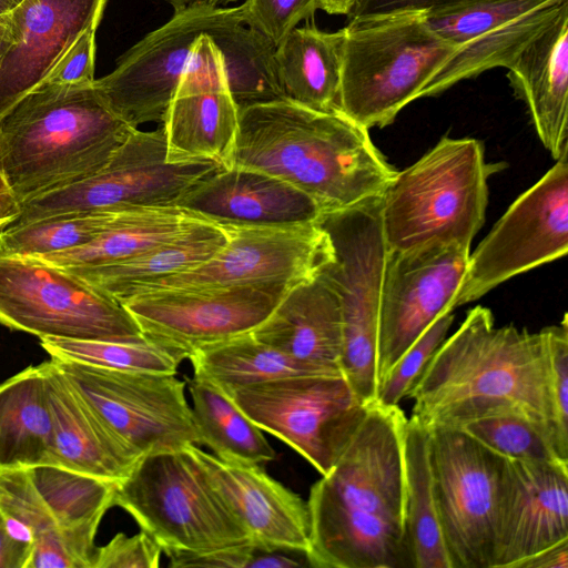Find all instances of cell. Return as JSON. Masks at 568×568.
<instances>
[{"mask_svg": "<svg viewBox=\"0 0 568 568\" xmlns=\"http://www.w3.org/2000/svg\"><path fill=\"white\" fill-rule=\"evenodd\" d=\"M54 428L40 364L0 384V468L52 465Z\"/></svg>", "mask_w": 568, "mask_h": 568, "instance_id": "f546056e", "label": "cell"}, {"mask_svg": "<svg viewBox=\"0 0 568 568\" xmlns=\"http://www.w3.org/2000/svg\"><path fill=\"white\" fill-rule=\"evenodd\" d=\"M252 335L325 375H343L339 296L321 272L290 287Z\"/></svg>", "mask_w": 568, "mask_h": 568, "instance_id": "d4e9b609", "label": "cell"}, {"mask_svg": "<svg viewBox=\"0 0 568 568\" xmlns=\"http://www.w3.org/2000/svg\"><path fill=\"white\" fill-rule=\"evenodd\" d=\"M93 81L41 82L0 115V174L19 205L94 174L136 129Z\"/></svg>", "mask_w": 568, "mask_h": 568, "instance_id": "277c9868", "label": "cell"}, {"mask_svg": "<svg viewBox=\"0 0 568 568\" xmlns=\"http://www.w3.org/2000/svg\"><path fill=\"white\" fill-rule=\"evenodd\" d=\"M227 240L224 225L203 219L176 237L130 258L64 268L121 303L145 284L205 263Z\"/></svg>", "mask_w": 568, "mask_h": 568, "instance_id": "83f0119b", "label": "cell"}, {"mask_svg": "<svg viewBox=\"0 0 568 568\" xmlns=\"http://www.w3.org/2000/svg\"><path fill=\"white\" fill-rule=\"evenodd\" d=\"M168 2L173 9L174 12L189 8L195 4H206L213 7H221L222 4H226L229 2L237 1V0H164Z\"/></svg>", "mask_w": 568, "mask_h": 568, "instance_id": "816d5d0a", "label": "cell"}, {"mask_svg": "<svg viewBox=\"0 0 568 568\" xmlns=\"http://www.w3.org/2000/svg\"><path fill=\"white\" fill-rule=\"evenodd\" d=\"M404 466V526L410 568H452L433 488L429 430L414 416L405 425Z\"/></svg>", "mask_w": 568, "mask_h": 568, "instance_id": "d6a6232c", "label": "cell"}, {"mask_svg": "<svg viewBox=\"0 0 568 568\" xmlns=\"http://www.w3.org/2000/svg\"><path fill=\"white\" fill-rule=\"evenodd\" d=\"M222 169L210 159L169 162L163 125L138 128L99 171L21 204L9 225L65 213L179 206L190 190Z\"/></svg>", "mask_w": 568, "mask_h": 568, "instance_id": "9c48e42d", "label": "cell"}, {"mask_svg": "<svg viewBox=\"0 0 568 568\" xmlns=\"http://www.w3.org/2000/svg\"><path fill=\"white\" fill-rule=\"evenodd\" d=\"M114 506L130 514L168 557L252 544L189 446L141 457L115 483Z\"/></svg>", "mask_w": 568, "mask_h": 568, "instance_id": "52a82bcc", "label": "cell"}, {"mask_svg": "<svg viewBox=\"0 0 568 568\" xmlns=\"http://www.w3.org/2000/svg\"><path fill=\"white\" fill-rule=\"evenodd\" d=\"M222 225L284 227L318 223L325 210L312 196L261 170L231 166L205 178L179 203Z\"/></svg>", "mask_w": 568, "mask_h": 568, "instance_id": "cb8c5ba5", "label": "cell"}, {"mask_svg": "<svg viewBox=\"0 0 568 568\" xmlns=\"http://www.w3.org/2000/svg\"><path fill=\"white\" fill-rule=\"evenodd\" d=\"M464 0H358L349 17L395 10H429Z\"/></svg>", "mask_w": 568, "mask_h": 568, "instance_id": "bcb514c9", "label": "cell"}, {"mask_svg": "<svg viewBox=\"0 0 568 568\" xmlns=\"http://www.w3.org/2000/svg\"><path fill=\"white\" fill-rule=\"evenodd\" d=\"M517 568H568V539L531 555L519 562Z\"/></svg>", "mask_w": 568, "mask_h": 568, "instance_id": "c3c4849f", "label": "cell"}, {"mask_svg": "<svg viewBox=\"0 0 568 568\" xmlns=\"http://www.w3.org/2000/svg\"><path fill=\"white\" fill-rule=\"evenodd\" d=\"M54 428V466L103 480H122L139 462L72 386L57 362L40 364Z\"/></svg>", "mask_w": 568, "mask_h": 568, "instance_id": "484cf974", "label": "cell"}, {"mask_svg": "<svg viewBox=\"0 0 568 568\" xmlns=\"http://www.w3.org/2000/svg\"><path fill=\"white\" fill-rule=\"evenodd\" d=\"M51 358L94 367L140 373L175 374L187 356L144 335L126 339L41 338Z\"/></svg>", "mask_w": 568, "mask_h": 568, "instance_id": "74e56055", "label": "cell"}, {"mask_svg": "<svg viewBox=\"0 0 568 568\" xmlns=\"http://www.w3.org/2000/svg\"><path fill=\"white\" fill-rule=\"evenodd\" d=\"M381 197L326 212L318 224L328 234L334 260L322 273L336 290L342 311L341 369L358 399L371 405L378 389V320L387 251Z\"/></svg>", "mask_w": 568, "mask_h": 568, "instance_id": "ba28073f", "label": "cell"}, {"mask_svg": "<svg viewBox=\"0 0 568 568\" xmlns=\"http://www.w3.org/2000/svg\"><path fill=\"white\" fill-rule=\"evenodd\" d=\"M358 0H322L321 9L329 14L349 16Z\"/></svg>", "mask_w": 568, "mask_h": 568, "instance_id": "f907efd6", "label": "cell"}, {"mask_svg": "<svg viewBox=\"0 0 568 568\" xmlns=\"http://www.w3.org/2000/svg\"><path fill=\"white\" fill-rule=\"evenodd\" d=\"M54 361L99 417L140 458L201 445L185 382L175 374Z\"/></svg>", "mask_w": 568, "mask_h": 568, "instance_id": "5bb4252c", "label": "cell"}, {"mask_svg": "<svg viewBox=\"0 0 568 568\" xmlns=\"http://www.w3.org/2000/svg\"><path fill=\"white\" fill-rule=\"evenodd\" d=\"M429 463L452 568H493L507 458L463 429L434 425Z\"/></svg>", "mask_w": 568, "mask_h": 568, "instance_id": "30bf717a", "label": "cell"}, {"mask_svg": "<svg viewBox=\"0 0 568 568\" xmlns=\"http://www.w3.org/2000/svg\"><path fill=\"white\" fill-rule=\"evenodd\" d=\"M398 405L374 402L328 473L311 488L310 544L317 568H410L405 541L404 430Z\"/></svg>", "mask_w": 568, "mask_h": 568, "instance_id": "6da1fadb", "label": "cell"}, {"mask_svg": "<svg viewBox=\"0 0 568 568\" xmlns=\"http://www.w3.org/2000/svg\"><path fill=\"white\" fill-rule=\"evenodd\" d=\"M29 471L57 526L94 542L103 516L114 506L115 483L54 465L33 466Z\"/></svg>", "mask_w": 568, "mask_h": 568, "instance_id": "d590c367", "label": "cell"}, {"mask_svg": "<svg viewBox=\"0 0 568 568\" xmlns=\"http://www.w3.org/2000/svg\"><path fill=\"white\" fill-rule=\"evenodd\" d=\"M322 0H245L243 24L265 36L276 48L304 20L321 9Z\"/></svg>", "mask_w": 568, "mask_h": 568, "instance_id": "b9f144b4", "label": "cell"}, {"mask_svg": "<svg viewBox=\"0 0 568 568\" xmlns=\"http://www.w3.org/2000/svg\"><path fill=\"white\" fill-rule=\"evenodd\" d=\"M162 125L169 162L210 159L230 168L239 106L209 34L195 41Z\"/></svg>", "mask_w": 568, "mask_h": 568, "instance_id": "ffe728a7", "label": "cell"}, {"mask_svg": "<svg viewBox=\"0 0 568 568\" xmlns=\"http://www.w3.org/2000/svg\"><path fill=\"white\" fill-rule=\"evenodd\" d=\"M342 30L338 111L368 130L393 123L458 50L430 28L426 10L349 17Z\"/></svg>", "mask_w": 568, "mask_h": 568, "instance_id": "8992f818", "label": "cell"}, {"mask_svg": "<svg viewBox=\"0 0 568 568\" xmlns=\"http://www.w3.org/2000/svg\"><path fill=\"white\" fill-rule=\"evenodd\" d=\"M568 539V464L507 459L493 568Z\"/></svg>", "mask_w": 568, "mask_h": 568, "instance_id": "44dd1931", "label": "cell"}, {"mask_svg": "<svg viewBox=\"0 0 568 568\" xmlns=\"http://www.w3.org/2000/svg\"><path fill=\"white\" fill-rule=\"evenodd\" d=\"M516 95L528 109L555 160L568 152V10L507 68Z\"/></svg>", "mask_w": 568, "mask_h": 568, "instance_id": "4316f807", "label": "cell"}, {"mask_svg": "<svg viewBox=\"0 0 568 568\" xmlns=\"http://www.w3.org/2000/svg\"><path fill=\"white\" fill-rule=\"evenodd\" d=\"M224 226L229 240L209 261L145 284L132 295L153 288L294 286L317 276L334 260L331 239L318 223L284 227Z\"/></svg>", "mask_w": 568, "mask_h": 568, "instance_id": "ac0fdd59", "label": "cell"}, {"mask_svg": "<svg viewBox=\"0 0 568 568\" xmlns=\"http://www.w3.org/2000/svg\"><path fill=\"white\" fill-rule=\"evenodd\" d=\"M189 382L201 445L229 462L261 465L275 458V450L262 429L229 395L206 379L193 376Z\"/></svg>", "mask_w": 568, "mask_h": 568, "instance_id": "e575fe53", "label": "cell"}, {"mask_svg": "<svg viewBox=\"0 0 568 568\" xmlns=\"http://www.w3.org/2000/svg\"><path fill=\"white\" fill-rule=\"evenodd\" d=\"M548 356L549 387L555 424L560 439L568 445V321L542 328Z\"/></svg>", "mask_w": 568, "mask_h": 568, "instance_id": "7bdbcfd3", "label": "cell"}, {"mask_svg": "<svg viewBox=\"0 0 568 568\" xmlns=\"http://www.w3.org/2000/svg\"><path fill=\"white\" fill-rule=\"evenodd\" d=\"M0 324L40 339L142 336L119 301L64 267L29 256L0 255Z\"/></svg>", "mask_w": 568, "mask_h": 568, "instance_id": "8fae6325", "label": "cell"}, {"mask_svg": "<svg viewBox=\"0 0 568 568\" xmlns=\"http://www.w3.org/2000/svg\"><path fill=\"white\" fill-rule=\"evenodd\" d=\"M98 27L85 30L64 52L42 82L84 83L94 80L95 31Z\"/></svg>", "mask_w": 568, "mask_h": 568, "instance_id": "f6af8a7d", "label": "cell"}, {"mask_svg": "<svg viewBox=\"0 0 568 568\" xmlns=\"http://www.w3.org/2000/svg\"><path fill=\"white\" fill-rule=\"evenodd\" d=\"M568 0H464L426 10V20L458 50L419 98L436 97L494 68H508L557 18Z\"/></svg>", "mask_w": 568, "mask_h": 568, "instance_id": "2e32d148", "label": "cell"}, {"mask_svg": "<svg viewBox=\"0 0 568 568\" xmlns=\"http://www.w3.org/2000/svg\"><path fill=\"white\" fill-rule=\"evenodd\" d=\"M262 430L303 456L321 475L335 465L363 420V404L343 375H298L231 392Z\"/></svg>", "mask_w": 568, "mask_h": 568, "instance_id": "7c38bea8", "label": "cell"}, {"mask_svg": "<svg viewBox=\"0 0 568 568\" xmlns=\"http://www.w3.org/2000/svg\"><path fill=\"white\" fill-rule=\"evenodd\" d=\"M233 165L284 180L325 212L381 197L397 172L376 149L368 129L339 111H318L285 99L239 109Z\"/></svg>", "mask_w": 568, "mask_h": 568, "instance_id": "7a4b0ae2", "label": "cell"}, {"mask_svg": "<svg viewBox=\"0 0 568 568\" xmlns=\"http://www.w3.org/2000/svg\"><path fill=\"white\" fill-rule=\"evenodd\" d=\"M23 0H0V17L10 14Z\"/></svg>", "mask_w": 568, "mask_h": 568, "instance_id": "db71d44e", "label": "cell"}, {"mask_svg": "<svg viewBox=\"0 0 568 568\" xmlns=\"http://www.w3.org/2000/svg\"><path fill=\"white\" fill-rule=\"evenodd\" d=\"M503 163H487L470 138H443L419 160L397 171L381 195L387 253L432 245L470 248L488 204V179Z\"/></svg>", "mask_w": 568, "mask_h": 568, "instance_id": "5b68a950", "label": "cell"}, {"mask_svg": "<svg viewBox=\"0 0 568 568\" xmlns=\"http://www.w3.org/2000/svg\"><path fill=\"white\" fill-rule=\"evenodd\" d=\"M189 448L256 548L305 556L310 544L307 501L258 464L223 460L197 445Z\"/></svg>", "mask_w": 568, "mask_h": 568, "instance_id": "603a6c76", "label": "cell"}, {"mask_svg": "<svg viewBox=\"0 0 568 568\" xmlns=\"http://www.w3.org/2000/svg\"><path fill=\"white\" fill-rule=\"evenodd\" d=\"M458 428L507 459L568 464V447L555 428L518 408L477 417Z\"/></svg>", "mask_w": 568, "mask_h": 568, "instance_id": "f35d334b", "label": "cell"}, {"mask_svg": "<svg viewBox=\"0 0 568 568\" xmlns=\"http://www.w3.org/2000/svg\"><path fill=\"white\" fill-rule=\"evenodd\" d=\"M343 30L294 28L276 48L285 100L318 111H338Z\"/></svg>", "mask_w": 568, "mask_h": 568, "instance_id": "4dcf8cb0", "label": "cell"}, {"mask_svg": "<svg viewBox=\"0 0 568 568\" xmlns=\"http://www.w3.org/2000/svg\"><path fill=\"white\" fill-rule=\"evenodd\" d=\"M11 44V30L9 14L0 17V59Z\"/></svg>", "mask_w": 568, "mask_h": 568, "instance_id": "f5cc1de1", "label": "cell"}, {"mask_svg": "<svg viewBox=\"0 0 568 568\" xmlns=\"http://www.w3.org/2000/svg\"><path fill=\"white\" fill-rule=\"evenodd\" d=\"M453 312L440 315L412 345L381 383L376 402L395 406L407 397L414 383L447 337Z\"/></svg>", "mask_w": 568, "mask_h": 568, "instance_id": "60d3db41", "label": "cell"}, {"mask_svg": "<svg viewBox=\"0 0 568 568\" xmlns=\"http://www.w3.org/2000/svg\"><path fill=\"white\" fill-rule=\"evenodd\" d=\"M0 514L11 535L31 545L27 568H93L98 547L57 526L29 468H0Z\"/></svg>", "mask_w": 568, "mask_h": 568, "instance_id": "f1b7e54d", "label": "cell"}, {"mask_svg": "<svg viewBox=\"0 0 568 568\" xmlns=\"http://www.w3.org/2000/svg\"><path fill=\"white\" fill-rule=\"evenodd\" d=\"M203 219L180 206L121 211L111 226L92 241L61 252L29 257L61 267L115 263L176 237Z\"/></svg>", "mask_w": 568, "mask_h": 568, "instance_id": "1f68e13d", "label": "cell"}, {"mask_svg": "<svg viewBox=\"0 0 568 568\" xmlns=\"http://www.w3.org/2000/svg\"><path fill=\"white\" fill-rule=\"evenodd\" d=\"M106 0H23L10 14L11 44L0 59V115L39 85L89 28Z\"/></svg>", "mask_w": 568, "mask_h": 568, "instance_id": "7402d4cb", "label": "cell"}, {"mask_svg": "<svg viewBox=\"0 0 568 568\" xmlns=\"http://www.w3.org/2000/svg\"><path fill=\"white\" fill-rule=\"evenodd\" d=\"M237 24H243L242 6L195 4L174 12L122 54L112 72L94 79V87L132 128L161 125L197 38Z\"/></svg>", "mask_w": 568, "mask_h": 568, "instance_id": "9a60e30c", "label": "cell"}, {"mask_svg": "<svg viewBox=\"0 0 568 568\" xmlns=\"http://www.w3.org/2000/svg\"><path fill=\"white\" fill-rule=\"evenodd\" d=\"M31 545L13 537L0 514V568H27Z\"/></svg>", "mask_w": 568, "mask_h": 568, "instance_id": "7dc6e473", "label": "cell"}, {"mask_svg": "<svg viewBox=\"0 0 568 568\" xmlns=\"http://www.w3.org/2000/svg\"><path fill=\"white\" fill-rule=\"evenodd\" d=\"M285 284L210 288H153L121 304L142 335L189 356L253 332L273 312Z\"/></svg>", "mask_w": 568, "mask_h": 568, "instance_id": "e0dca14e", "label": "cell"}, {"mask_svg": "<svg viewBox=\"0 0 568 568\" xmlns=\"http://www.w3.org/2000/svg\"><path fill=\"white\" fill-rule=\"evenodd\" d=\"M407 397L414 400L412 416L427 427H458L477 417L518 408L550 424L559 437L542 329L530 333L514 325L495 327L491 311L483 306L467 312Z\"/></svg>", "mask_w": 568, "mask_h": 568, "instance_id": "3957f363", "label": "cell"}, {"mask_svg": "<svg viewBox=\"0 0 568 568\" xmlns=\"http://www.w3.org/2000/svg\"><path fill=\"white\" fill-rule=\"evenodd\" d=\"M194 376L225 394L245 386L298 375H325L256 339L252 332L192 352Z\"/></svg>", "mask_w": 568, "mask_h": 568, "instance_id": "836d02e7", "label": "cell"}, {"mask_svg": "<svg viewBox=\"0 0 568 568\" xmlns=\"http://www.w3.org/2000/svg\"><path fill=\"white\" fill-rule=\"evenodd\" d=\"M211 38L221 53L226 84L239 109L285 99L276 47L265 36L237 24Z\"/></svg>", "mask_w": 568, "mask_h": 568, "instance_id": "8d00e7d4", "label": "cell"}, {"mask_svg": "<svg viewBox=\"0 0 568 568\" xmlns=\"http://www.w3.org/2000/svg\"><path fill=\"white\" fill-rule=\"evenodd\" d=\"M162 552L160 545L143 530L133 536L119 532L97 548L93 568H156Z\"/></svg>", "mask_w": 568, "mask_h": 568, "instance_id": "ee69618b", "label": "cell"}, {"mask_svg": "<svg viewBox=\"0 0 568 568\" xmlns=\"http://www.w3.org/2000/svg\"><path fill=\"white\" fill-rule=\"evenodd\" d=\"M469 253L458 245L387 253L378 320V387L423 333L455 310Z\"/></svg>", "mask_w": 568, "mask_h": 568, "instance_id": "d6986e66", "label": "cell"}, {"mask_svg": "<svg viewBox=\"0 0 568 568\" xmlns=\"http://www.w3.org/2000/svg\"><path fill=\"white\" fill-rule=\"evenodd\" d=\"M568 252V152L519 195L469 253L455 308Z\"/></svg>", "mask_w": 568, "mask_h": 568, "instance_id": "4fadbf2b", "label": "cell"}, {"mask_svg": "<svg viewBox=\"0 0 568 568\" xmlns=\"http://www.w3.org/2000/svg\"><path fill=\"white\" fill-rule=\"evenodd\" d=\"M20 212V205L0 174V230L11 224Z\"/></svg>", "mask_w": 568, "mask_h": 568, "instance_id": "681fc988", "label": "cell"}, {"mask_svg": "<svg viewBox=\"0 0 568 568\" xmlns=\"http://www.w3.org/2000/svg\"><path fill=\"white\" fill-rule=\"evenodd\" d=\"M119 212L58 214L0 230V255L38 256L81 246L104 232Z\"/></svg>", "mask_w": 568, "mask_h": 568, "instance_id": "ab89813d", "label": "cell"}]
</instances>
